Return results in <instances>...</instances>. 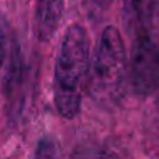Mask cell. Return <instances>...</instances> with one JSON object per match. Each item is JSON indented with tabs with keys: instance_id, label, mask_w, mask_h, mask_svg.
<instances>
[{
	"instance_id": "1",
	"label": "cell",
	"mask_w": 159,
	"mask_h": 159,
	"mask_svg": "<svg viewBox=\"0 0 159 159\" xmlns=\"http://www.w3.org/2000/svg\"><path fill=\"white\" fill-rule=\"evenodd\" d=\"M90 71V37L82 25H70L60 40L54 62L53 98L57 113L63 119H74L80 113L84 90Z\"/></svg>"
},
{
	"instance_id": "2",
	"label": "cell",
	"mask_w": 159,
	"mask_h": 159,
	"mask_svg": "<svg viewBox=\"0 0 159 159\" xmlns=\"http://www.w3.org/2000/svg\"><path fill=\"white\" fill-rule=\"evenodd\" d=\"M127 77L128 59L122 36L116 26H107L99 36L88 71V94L99 105H113L124 96Z\"/></svg>"
},
{
	"instance_id": "3",
	"label": "cell",
	"mask_w": 159,
	"mask_h": 159,
	"mask_svg": "<svg viewBox=\"0 0 159 159\" xmlns=\"http://www.w3.org/2000/svg\"><path fill=\"white\" fill-rule=\"evenodd\" d=\"M128 74L138 94L150 96L159 90V9L131 34Z\"/></svg>"
},
{
	"instance_id": "4",
	"label": "cell",
	"mask_w": 159,
	"mask_h": 159,
	"mask_svg": "<svg viewBox=\"0 0 159 159\" xmlns=\"http://www.w3.org/2000/svg\"><path fill=\"white\" fill-rule=\"evenodd\" d=\"M65 0H34V33L40 42H50L63 17Z\"/></svg>"
},
{
	"instance_id": "5",
	"label": "cell",
	"mask_w": 159,
	"mask_h": 159,
	"mask_svg": "<svg viewBox=\"0 0 159 159\" xmlns=\"http://www.w3.org/2000/svg\"><path fill=\"white\" fill-rule=\"evenodd\" d=\"M159 9L158 0H122V20L130 34L147 25Z\"/></svg>"
},
{
	"instance_id": "6",
	"label": "cell",
	"mask_w": 159,
	"mask_h": 159,
	"mask_svg": "<svg viewBox=\"0 0 159 159\" xmlns=\"http://www.w3.org/2000/svg\"><path fill=\"white\" fill-rule=\"evenodd\" d=\"M59 155H60V148L57 141H54L50 136H45L36 145L34 159H59Z\"/></svg>"
},
{
	"instance_id": "7",
	"label": "cell",
	"mask_w": 159,
	"mask_h": 159,
	"mask_svg": "<svg viewBox=\"0 0 159 159\" xmlns=\"http://www.w3.org/2000/svg\"><path fill=\"white\" fill-rule=\"evenodd\" d=\"M71 159H120L113 152L105 148H98V147H90V148H80L77 150Z\"/></svg>"
},
{
	"instance_id": "8",
	"label": "cell",
	"mask_w": 159,
	"mask_h": 159,
	"mask_svg": "<svg viewBox=\"0 0 159 159\" xmlns=\"http://www.w3.org/2000/svg\"><path fill=\"white\" fill-rule=\"evenodd\" d=\"M3 59H5V36H3V31L0 30V70L3 65Z\"/></svg>"
}]
</instances>
